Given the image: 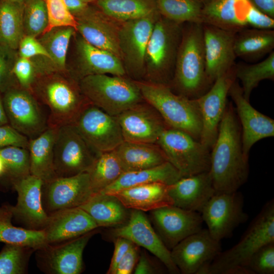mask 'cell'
<instances>
[{
  "instance_id": "obj_1",
  "label": "cell",
  "mask_w": 274,
  "mask_h": 274,
  "mask_svg": "<svg viewBox=\"0 0 274 274\" xmlns=\"http://www.w3.org/2000/svg\"><path fill=\"white\" fill-rule=\"evenodd\" d=\"M243 153L241 125L232 103L227 105L210 151L211 175L215 193L238 191L249 175Z\"/></svg>"
},
{
  "instance_id": "obj_2",
  "label": "cell",
  "mask_w": 274,
  "mask_h": 274,
  "mask_svg": "<svg viewBox=\"0 0 274 274\" xmlns=\"http://www.w3.org/2000/svg\"><path fill=\"white\" fill-rule=\"evenodd\" d=\"M274 242V201H268L249 225L240 241L221 252L203 274H250L244 266L262 246Z\"/></svg>"
},
{
  "instance_id": "obj_3",
  "label": "cell",
  "mask_w": 274,
  "mask_h": 274,
  "mask_svg": "<svg viewBox=\"0 0 274 274\" xmlns=\"http://www.w3.org/2000/svg\"><path fill=\"white\" fill-rule=\"evenodd\" d=\"M135 82L144 100L158 112L167 127L183 131L200 140L202 120L196 99L175 93L168 85Z\"/></svg>"
},
{
  "instance_id": "obj_4",
  "label": "cell",
  "mask_w": 274,
  "mask_h": 274,
  "mask_svg": "<svg viewBox=\"0 0 274 274\" xmlns=\"http://www.w3.org/2000/svg\"><path fill=\"white\" fill-rule=\"evenodd\" d=\"M190 23L177 53L173 82L176 93L196 99L205 93L209 85L206 75L203 24Z\"/></svg>"
},
{
  "instance_id": "obj_5",
  "label": "cell",
  "mask_w": 274,
  "mask_h": 274,
  "mask_svg": "<svg viewBox=\"0 0 274 274\" xmlns=\"http://www.w3.org/2000/svg\"><path fill=\"white\" fill-rule=\"evenodd\" d=\"M78 83L91 104L114 116L144 101L136 82L123 76L92 75L82 78Z\"/></svg>"
},
{
  "instance_id": "obj_6",
  "label": "cell",
  "mask_w": 274,
  "mask_h": 274,
  "mask_svg": "<svg viewBox=\"0 0 274 274\" xmlns=\"http://www.w3.org/2000/svg\"><path fill=\"white\" fill-rule=\"evenodd\" d=\"M48 76L34 83L37 84L38 98L48 111V127L58 128L73 124L81 111L90 102L82 94L79 83L76 86L62 77Z\"/></svg>"
},
{
  "instance_id": "obj_7",
  "label": "cell",
  "mask_w": 274,
  "mask_h": 274,
  "mask_svg": "<svg viewBox=\"0 0 274 274\" xmlns=\"http://www.w3.org/2000/svg\"><path fill=\"white\" fill-rule=\"evenodd\" d=\"M156 144L182 177L209 171L211 150L187 133L167 127Z\"/></svg>"
},
{
  "instance_id": "obj_8",
  "label": "cell",
  "mask_w": 274,
  "mask_h": 274,
  "mask_svg": "<svg viewBox=\"0 0 274 274\" xmlns=\"http://www.w3.org/2000/svg\"><path fill=\"white\" fill-rule=\"evenodd\" d=\"M99 154L73 124L58 128L54 144V166L57 177L88 172Z\"/></svg>"
},
{
  "instance_id": "obj_9",
  "label": "cell",
  "mask_w": 274,
  "mask_h": 274,
  "mask_svg": "<svg viewBox=\"0 0 274 274\" xmlns=\"http://www.w3.org/2000/svg\"><path fill=\"white\" fill-rule=\"evenodd\" d=\"M244 203L243 195L238 191L215 193L210 199L200 215L214 238L220 242L231 236L237 226L247 221Z\"/></svg>"
},
{
  "instance_id": "obj_10",
  "label": "cell",
  "mask_w": 274,
  "mask_h": 274,
  "mask_svg": "<svg viewBox=\"0 0 274 274\" xmlns=\"http://www.w3.org/2000/svg\"><path fill=\"white\" fill-rule=\"evenodd\" d=\"M73 125L87 143L99 153L114 150L124 141L116 116L91 103L83 109Z\"/></svg>"
},
{
  "instance_id": "obj_11",
  "label": "cell",
  "mask_w": 274,
  "mask_h": 274,
  "mask_svg": "<svg viewBox=\"0 0 274 274\" xmlns=\"http://www.w3.org/2000/svg\"><path fill=\"white\" fill-rule=\"evenodd\" d=\"M4 93V108L9 123L14 129L30 139L48 127L47 117L30 91L17 87Z\"/></svg>"
},
{
  "instance_id": "obj_12",
  "label": "cell",
  "mask_w": 274,
  "mask_h": 274,
  "mask_svg": "<svg viewBox=\"0 0 274 274\" xmlns=\"http://www.w3.org/2000/svg\"><path fill=\"white\" fill-rule=\"evenodd\" d=\"M221 250L220 242L207 229L202 228L179 242L170 250V255L180 273L203 274Z\"/></svg>"
},
{
  "instance_id": "obj_13",
  "label": "cell",
  "mask_w": 274,
  "mask_h": 274,
  "mask_svg": "<svg viewBox=\"0 0 274 274\" xmlns=\"http://www.w3.org/2000/svg\"><path fill=\"white\" fill-rule=\"evenodd\" d=\"M93 194L88 172L57 177L43 183L42 188V204L48 215L60 210L79 207Z\"/></svg>"
},
{
  "instance_id": "obj_14",
  "label": "cell",
  "mask_w": 274,
  "mask_h": 274,
  "mask_svg": "<svg viewBox=\"0 0 274 274\" xmlns=\"http://www.w3.org/2000/svg\"><path fill=\"white\" fill-rule=\"evenodd\" d=\"M233 67L218 77L207 92L196 98L202 120L200 142L210 150L227 105L229 89L235 80Z\"/></svg>"
},
{
  "instance_id": "obj_15",
  "label": "cell",
  "mask_w": 274,
  "mask_h": 274,
  "mask_svg": "<svg viewBox=\"0 0 274 274\" xmlns=\"http://www.w3.org/2000/svg\"><path fill=\"white\" fill-rule=\"evenodd\" d=\"M153 227L170 251L187 236L202 229L200 213L186 210L173 205L150 211Z\"/></svg>"
},
{
  "instance_id": "obj_16",
  "label": "cell",
  "mask_w": 274,
  "mask_h": 274,
  "mask_svg": "<svg viewBox=\"0 0 274 274\" xmlns=\"http://www.w3.org/2000/svg\"><path fill=\"white\" fill-rule=\"evenodd\" d=\"M160 15L157 10L143 17L124 22L119 28V44L122 58L135 77L142 73L148 42Z\"/></svg>"
},
{
  "instance_id": "obj_17",
  "label": "cell",
  "mask_w": 274,
  "mask_h": 274,
  "mask_svg": "<svg viewBox=\"0 0 274 274\" xmlns=\"http://www.w3.org/2000/svg\"><path fill=\"white\" fill-rule=\"evenodd\" d=\"M115 237H121L149 251L172 273L180 271L173 262L170 251L163 243L144 212L131 210L129 219L113 230Z\"/></svg>"
},
{
  "instance_id": "obj_18",
  "label": "cell",
  "mask_w": 274,
  "mask_h": 274,
  "mask_svg": "<svg viewBox=\"0 0 274 274\" xmlns=\"http://www.w3.org/2000/svg\"><path fill=\"white\" fill-rule=\"evenodd\" d=\"M125 141L156 144L167 128L158 112L145 100L116 116Z\"/></svg>"
},
{
  "instance_id": "obj_19",
  "label": "cell",
  "mask_w": 274,
  "mask_h": 274,
  "mask_svg": "<svg viewBox=\"0 0 274 274\" xmlns=\"http://www.w3.org/2000/svg\"><path fill=\"white\" fill-rule=\"evenodd\" d=\"M228 94L234 107L241 128L242 148L245 156L249 159L252 147L258 141L274 136V120L253 108L243 95L241 86L235 80Z\"/></svg>"
},
{
  "instance_id": "obj_20",
  "label": "cell",
  "mask_w": 274,
  "mask_h": 274,
  "mask_svg": "<svg viewBox=\"0 0 274 274\" xmlns=\"http://www.w3.org/2000/svg\"><path fill=\"white\" fill-rule=\"evenodd\" d=\"M178 24L165 18H160L154 24L146 54L149 76L155 80L153 83L166 85L165 80L176 49Z\"/></svg>"
},
{
  "instance_id": "obj_21",
  "label": "cell",
  "mask_w": 274,
  "mask_h": 274,
  "mask_svg": "<svg viewBox=\"0 0 274 274\" xmlns=\"http://www.w3.org/2000/svg\"><path fill=\"white\" fill-rule=\"evenodd\" d=\"M203 32L206 75L210 86L232 68L236 57L234 51L236 32L203 24Z\"/></svg>"
},
{
  "instance_id": "obj_22",
  "label": "cell",
  "mask_w": 274,
  "mask_h": 274,
  "mask_svg": "<svg viewBox=\"0 0 274 274\" xmlns=\"http://www.w3.org/2000/svg\"><path fill=\"white\" fill-rule=\"evenodd\" d=\"M18 194L17 202L12 206L13 217L28 229L43 230L49 219L42 201L43 181L29 174L12 181Z\"/></svg>"
},
{
  "instance_id": "obj_23",
  "label": "cell",
  "mask_w": 274,
  "mask_h": 274,
  "mask_svg": "<svg viewBox=\"0 0 274 274\" xmlns=\"http://www.w3.org/2000/svg\"><path fill=\"white\" fill-rule=\"evenodd\" d=\"M91 231L64 244L55 246L49 244L37 250L38 260L44 270L53 274H79L83 270V253L89 239L93 235Z\"/></svg>"
},
{
  "instance_id": "obj_24",
  "label": "cell",
  "mask_w": 274,
  "mask_h": 274,
  "mask_svg": "<svg viewBox=\"0 0 274 274\" xmlns=\"http://www.w3.org/2000/svg\"><path fill=\"white\" fill-rule=\"evenodd\" d=\"M75 18L76 30L87 42L113 53L121 59L123 58L119 44V28L112 22L113 19L99 9L90 6L84 13Z\"/></svg>"
},
{
  "instance_id": "obj_25",
  "label": "cell",
  "mask_w": 274,
  "mask_h": 274,
  "mask_svg": "<svg viewBox=\"0 0 274 274\" xmlns=\"http://www.w3.org/2000/svg\"><path fill=\"white\" fill-rule=\"evenodd\" d=\"M173 206L200 213L215 194L209 171L181 178L167 186Z\"/></svg>"
},
{
  "instance_id": "obj_26",
  "label": "cell",
  "mask_w": 274,
  "mask_h": 274,
  "mask_svg": "<svg viewBox=\"0 0 274 274\" xmlns=\"http://www.w3.org/2000/svg\"><path fill=\"white\" fill-rule=\"evenodd\" d=\"M98 227L91 217L80 207L60 210L49 215L43 229L48 244L68 241Z\"/></svg>"
},
{
  "instance_id": "obj_27",
  "label": "cell",
  "mask_w": 274,
  "mask_h": 274,
  "mask_svg": "<svg viewBox=\"0 0 274 274\" xmlns=\"http://www.w3.org/2000/svg\"><path fill=\"white\" fill-rule=\"evenodd\" d=\"M79 81L89 75L109 74L124 76L126 73L121 59L113 53L96 48L82 37L77 42Z\"/></svg>"
},
{
  "instance_id": "obj_28",
  "label": "cell",
  "mask_w": 274,
  "mask_h": 274,
  "mask_svg": "<svg viewBox=\"0 0 274 274\" xmlns=\"http://www.w3.org/2000/svg\"><path fill=\"white\" fill-rule=\"evenodd\" d=\"M167 186L161 183H151L130 187L111 194L129 210L150 212L172 205L167 193Z\"/></svg>"
},
{
  "instance_id": "obj_29",
  "label": "cell",
  "mask_w": 274,
  "mask_h": 274,
  "mask_svg": "<svg viewBox=\"0 0 274 274\" xmlns=\"http://www.w3.org/2000/svg\"><path fill=\"white\" fill-rule=\"evenodd\" d=\"M58 128L48 127L29 139L30 173L47 183L57 178L54 166V144Z\"/></svg>"
},
{
  "instance_id": "obj_30",
  "label": "cell",
  "mask_w": 274,
  "mask_h": 274,
  "mask_svg": "<svg viewBox=\"0 0 274 274\" xmlns=\"http://www.w3.org/2000/svg\"><path fill=\"white\" fill-rule=\"evenodd\" d=\"M114 151L125 172L152 168L167 161L156 144L124 141Z\"/></svg>"
},
{
  "instance_id": "obj_31",
  "label": "cell",
  "mask_w": 274,
  "mask_h": 274,
  "mask_svg": "<svg viewBox=\"0 0 274 274\" xmlns=\"http://www.w3.org/2000/svg\"><path fill=\"white\" fill-rule=\"evenodd\" d=\"M94 220L98 227L119 226L125 223L130 212L113 194L97 193L79 207Z\"/></svg>"
},
{
  "instance_id": "obj_32",
  "label": "cell",
  "mask_w": 274,
  "mask_h": 274,
  "mask_svg": "<svg viewBox=\"0 0 274 274\" xmlns=\"http://www.w3.org/2000/svg\"><path fill=\"white\" fill-rule=\"evenodd\" d=\"M182 177L179 171L166 161L152 168L125 172L114 182L99 192L113 194L130 187L151 183H161L169 185Z\"/></svg>"
},
{
  "instance_id": "obj_33",
  "label": "cell",
  "mask_w": 274,
  "mask_h": 274,
  "mask_svg": "<svg viewBox=\"0 0 274 274\" xmlns=\"http://www.w3.org/2000/svg\"><path fill=\"white\" fill-rule=\"evenodd\" d=\"M12 206L4 204L0 207V242L21 245L35 250L48 245L43 230L18 227L13 225Z\"/></svg>"
},
{
  "instance_id": "obj_34",
  "label": "cell",
  "mask_w": 274,
  "mask_h": 274,
  "mask_svg": "<svg viewBox=\"0 0 274 274\" xmlns=\"http://www.w3.org/2000/svg\"><path fill=\"white\" fill-rule=\"evenodd\" d=\"M202 23L236 32L247 23L242 18L237 0H210L201 11Z\"/></svg>"
},
{
  "instance_id": "obj_35",
  "label": "cell",
  "mask_w": 274,
  "mask_h": 274,
  "mask_svg": "<svg viewBox=\"0 0 274 274\" xmlns=\"http://www.w3.org/2000/svg\"><path fill=\"white\" fill-rule=\"evenodd\" d=\"M274 47V31L272 29L242 30L235 36L234 51L236 56L247 59L259 58Z\"/></svg>"
},
{
  "instance_id": "obj_36",
  "label": "cell",
  "mask_w": 274,
  "mask_h": 274,
  "mask_svg": "<svg viewBox=\"0 0 274 274\" xmlns=\"http://www.w3.org/2000/svg\"><path fill=\"white\" fill-rule=\"evenodd\" d=\"M24 4L0 0V44L18 49L25 35L23 24Z\"/></svg>"
},
{
  "instance_id": "obj_37",
  "label": "cell",
  "mask_w": 274,
  "mask_h": 274,
  "mask_svg": "<svg viewBox=\"0 0 274 274\" xmlns=\"http://www.w3.org/2000/svg\"><path fill=\"white\" fill-rule=\"evenodd\" d=\"M99 9L116 21L126 22L147 16L158 10L156 0H97Z\"/></svg>"
},
{
  "instance_id": "obj_38",
  "label": "cell",
  "mask_w": 274,
  "mask_h": 274,
  "mask_svg": "<svg viewBox=\"0 0 274 274\" xmlns=\"http://www.w3.org/2000/svg\"><path fill=\"white\" fill-rule=\"evenodd\" d=\"M124 172L114 150L100 153L88 172L94 194L110 186Z\"/></svg>"
},
{
  "instance_id": "obj_39",
  "label": "cell",
  "mask_w": 274,
  "mask_h": 274,
  "mask_svg": "<svg viewBox=\"0 0 274 274\" xmlns=\"http://www.w3.org/2000/svg\"><path fill=\"white\" fill-rule=\"evenodd\" d=\"M76 30L70 26L54 27L43 33L39 40L52 62V72L63 71L71 39Z\"/></svg>"
},
{
  "instance_id": "obj_40",
  "label": "cell",
  "mask_w": 274,
  "mask_h": 274,
  "mask_svg": "<svg viewBox=\"0 0 274 274\" xmlns=\"http://www.w3.org/2000/svg\"><path fill=\"white\" fill-rule=\"evenodd\" d=\"M158 11L174 23H202V5L198 0H156Z\"/></svg>"
},
{
  "instance_id": "obj_41",
  "label": "cell",
  "mask_w": 274,
  "mask_h": 274,
  "mask_svg": "<svg viewBox=\"0 0 274 274\" xmlns=\"http://www.w3.org/2000/svg\"><path fill=\"white\" fill-rule=\"evenodd\" d=\"M235 78L241 83L244 97L249 100L251 92L264 80L274 79V52L261 62L254 64H242L234 68Z\"/></svg>"
},
{
  "instance_id": "obj_42",
  "label": "cell",
  "mask_w": 274,
  "mask_h": 274,
  "mask_svg": "<svg viewBox=\"0 0 274 274\" xmlns=\"http://www.w3.org/2000/svg\"><path fill=\"white\" fill-rule=\"evenodd\" d=\"M29 247L5 244L0 252V274H22L26 272L32 251Z\"/></svg>"
},
{
  "instance_id": "obj_43",
  "label": "cell",
  "mask_w": 274,
  "mask_h": 274,
  "mask_svg": "<svg viewBox=\"0 0 274 274\" xmlns=\"http://www.w3.org/2000/svg\"><path fill=\"white\" fill-rule=\"evenodd\" d=\"M23 24L25 35L36 37L44 33L49 24L45 0H26Z\"/></svg>"
},
{
  "instance_id": "obj_44",
  "label": "cell",
  "mask_w": 274,
  "mask_h": 274,
  "mask_svg": "<svg viewBox=\"0 0 274 274\" xmlns=\"http://www.w3.org/2000/svg\"><path fill=\"white\" fill-rule=\"evenodd\" d=\"M5 172L11 181L25 177L30 173V157L28 149L17 146L0 148Z\"/></svg>"
},
{
  "instance_id": "obj_45",
  "label": "cell",
  "mask_w": 274,
  "mask_h": 274,
  "mask_svg": "<svg viewBox=\"0 0 274 274\" xmlns=\"http://www.w3.org/2000/svg\"><path fill=\"white\" fill-rule=\"evenodd\" d=\"M250 274L274 273V242L260 248L244 266Z\"/></svg>"
},
{
  "instance_id": "obj_46",
  "label": "cell",
  "mask_w": 274,
  "mask_h": 274,
  "mask_svg": "<svg viewBox=\"0 0 274 274\" xmlns=\"http://www.w3.org/2000/svg\"><path fill=\"white\" fill-rule=\"evenodd\" d=\"M17 55L16 50L0 44V92H5L17 87V81L13 73L14 63L18 58Z\"/></svg>"
},
{
  "instance_id": "obj_47",
  "label": "cell",
  "mask_w": 274,
  "mask_h": 274,
  "mask_svg": "<svg viewBox=\"0 0 274 274\" xmlns=\"http://www.w3.org/2000/svg\"><path fill=\"white\" fill-rule=\"evenodd\" d=\"M45 2L49 20L46 31L62 26H70L76 30V19L68 11L64 0H45Z\"/></svg>"
},
{
  "instance_id": "obj_48",
  "label": "cell",
  "mask_w": 274,
  "mask_h": 274,
  "mask_svg": "<svg viewBox=\"0 0 274 274\" xmlns=\"http://www.w3.org/2000/svg\"><path fill=\"white\" fill-rule=\"evenodd\" d=\"M13 73L20 87L32 93V86L39 74L31 59L18 57L13 66Z\"/></svg>"
},
{
  "instance_id": "obj_49",
  "label": "cell",
  "mask_w": 274,
  "mask_h": 274,
  "mask_svg": "<svg viewBox=\"0 0 274 274\" xmlns=\"http://www.w3.org/2000/svg\"><path fill=\"white\" fill-rule=\"evenodd\" d=\"M18 49L20 57L31 59L41 56L49 59V55L44 47L33 36L25 35L20 41Z\"/></svg>"
},
{
  "instance_id": "obj_50",
  "label": "cell",
  "mask_w": 274,
  "mask_h": 274,
  "mask_svg": "<svg viewBox=\"0 0 274 274\" xmlns=\"http://www.w3.org/2000/svg\"><path fill=\"white\" fill-rule=\"evenodd\" d=\"M29 139L11 125H0V148L17 146L28 148Z\"/></svg>"
},
{
  "instance_id": "obj_51",
  "label": "cell",
  "mask_w": 274,
  "mask_h": 274,
  "mask_svg": "<svg viewBox=\"0 0 274 274\" xmlns=\"http://www.w3.org/2000/svg\"><path fill=\"white\" fill-rule=\"evenodd\" d=\"M247 24L260 29H272L274 27V19L260 11L251 4L245 14Z\"/></svg>"
},
{
  "instance_id": "obj_52",
  "label": "cell",
  "mask_w": 274,
  "mask_h": 274,
  "mask_svg": "<svg viewBox=\"0 0 274 274\" xmlns=\"http://www.w3.org/2000/svg\"><path fill=\"white\" fill-rule=\"evenodd\" d=\"M138 247L132 244L118 263L115 274H130L132 272L140 256Z\"/></svg>"
},
{
  "instance_id": "obj_53",
  "label": "cell",
  "mask_w": 274,
  "mask_h": 274,
  "mask_svg": "<svg viewBox=\"0 0 274 274\" xmlns=\"http://www.w3.org/2000/svg\"><path fill=\"white\" fill-rule=\"evenodd\" d=\"M132 244L130 241L125 238L116 237L114 242V253L107 273H115L118 263Z\"/></svg>"
},
{
  "instance_id": "obj_54",
  "label": "cell",
  "mask_w": 274,
  "mask_h": 274,
  "mask_svg": "<svg viewBox=\"0 0 274 274\" xmlns=\"http://www.w3.org/2000/svg\"><path fill=\"white\" fill-rule=\"evenodd\" d=\"M135 274H151L162 272L160 268L156 267L149 260L145 253L141 254L134 267Z\"/></svg>"
},
{
  "instance_id": "obj_55",
  "label": "cell",
  "mask_w": 274,
  "mask_h": 274,
  "mask_svg": "<svg viewBox=\"0 0 274 274\" xmlns=\"http://www.w3.org/2000/svg\"><path fill=\"white\" fill-rule=\"evenodd\" d=\"M254 7L274 18V0H248Z\"/></svg>"
},
{
  "instance_id": "obj_56",
  "label": "cell",
  "mask_w": 274,
  "mask_h": 274,
  "mask_svg": "<svg viewBox=\"0 0 274 274\" xmlns=\"http://www.w3.org/2000/svg\"><path fill=\"white\" fill-rule=\"evenodd\" d=\"M64 2L68 11L75 17L84 13L89 6L82 0H64Z\"/></svg>"
},
{
  "instance_id": "obj_57",
  "label": "cell",
  "mask_w": 274,
  "mask_h": 274,
  "mask_svg": "<svg viewBox=\"0 0 274 274\" xmlns=\"http://www.w3.org/2000/svg\"><path fill=\"white\" fill-rule=\"evenodd\" d=\"M8 124L9 121L4 108L3 99L0 95V125Z\"/></svg>"
},
{
  "instance_id": "obj_58",
  "label": "cell",
  "mask_w": 274,
  "mask_h": 274,
  "mask_svg": "<svg viewBox=\"0 0 274 274\" xmlns=\"http://www.w3.org/2000/svg\"><path fill=\"white\" fill-rule=\"evenodd\" d=\"M5 172V167L4 162L2 158L0 155V176L4 174Z\"/></svg>"
},
{
  "instance_id": "obj_59",
  "label": "cell",
  "mask_w": 274,
  "mask_h": 274,
  "mask_svg": "<svg viewBox=\"0 0 274 274\" xmlns=\"http://www.w3.org/2000/svg\"><path fill=\"white\" fill-rule=\"evenodd\" d=\"M4 1L13 3L24 4L26 0H4Z\"/></svg>"
},
{
  "instance_id": "obj_60",
  "label": "cell",
  "mask_w": 274,
  "mask_h": 274,
  "mask_svg": "<svg viewBox=\"0 0 274 274\" xmlns=\"http://www.w3.org/2000/svg\"><path fill=\"white\" fill-rule=\"evenodd\" d=\"M82 1L88 4L91 2L96 1L97 0H82Z\"/></svg>"
},
{
  "instance_id": "obj_61",
  "label": "cell",
  "mask_w": 274,
  "mask_h": 274,
  "mask_svg": "<svg viewBox=\"0 0 274 274\" xmlns=\"http://www.w3.org/2000/svg\"><path fill=\"white\" fill-rule=\"evenodd\" d=\"M198 1H200L201 3H203L204 4V3L208 2V1H209L210 0H198Z\"/></svg>"
}]
</instances>
